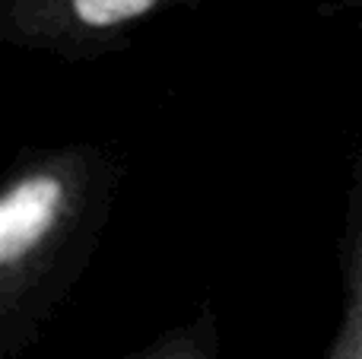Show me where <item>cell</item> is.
I'll list each match as a JSON object with an SVG mask.
<instances>
[{
  "instance_id": "6da1fadb",
  "label": "cell",
  "mask_w": 362,
  "mask_h": 359,
  "mask_svg": "<svg viewBox=\"0 0 362 359\" xmlns=\"http://www.w3.org/2000/svg\"><path fill=\"white\" fill-rule=\"evenodd\" d=\"M64 182L51 172L23 175L0 197V267L6 280L23 267L57 229L64 216Z\"/></svg>"
},
{
  "instance_id": "7a4b0ae2",
  "label": "cell",
  "mask_w": 362,
  "mask_h": 359,
  "mask_svg": "<svg viewBox=\"0 0 362 359\" xmlns=\"http://www.w3.org/2000/svg\"><path fill=\"white\" fill-rule=\"evenodd\" d=\"M163 4L169 0H25L35 16H61L74 25L83 29H118L127 25L134 19L146 16V13H156Z\"/></svg>"
}]
</instances>
